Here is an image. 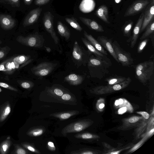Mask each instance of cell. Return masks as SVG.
I'll return each instance as SVG.
<instances>
[{"label":"cell","instance_id":"obj_1","mask_svg":"<svg viewBox=\"0 0 154 154\" xmlns=\"http://www.w3.org/2000/svg\"><path fill=\"white\" fill-rule=\"evenodd\" d=\"M154 70L153 61L148 60L140 63L135 67V73L137 79L142 83H144L150 79Z\"/></svg>","mask_w":154,"mask_h":154},{"label":"cell","instance_id":"obj_2","mask_svg":"<svg viewBox=\"0 0 154 154\" xmlns=\"http://www.w3.org/2000/svg\"><path fill=\"white\" fill-rule=\"evenodd\" d=\"M130 77L127 78L123 82L112 85H101L92 89L91 92L96 95H102L112 93L121 90L127 87L131 82Z\"/></svg>","mask_w":154,"mask_h":154},{"label":"cell","instance_id":"obj_3","mask_svg":"<svg viewBox=\"0 0 154 154\" xmlns=\"http://www.w3.org/2000/svg\"><path fill=\"white\" fill-rule=\"evenodd\" d=\"M88 66L89 67L97 69V77L101 78L108 71L107 69L111 66L110 60H103L96 57H91L88 62Z\"/></svg>","mask_w":154,"mask_h":154},{"label":"cell","instance_id":"obj_4","mask_svg":"<svg viewBox=\"0 0 154 154\" xmlns=\"http://www.w3.org/2000/svg\"><path fill=\"white\" fill-rule=\"evenodd\" d=\"M17 39L23 45L36 48L42 47L45 40L42 36L37 32L26 37L19 36Z\"/></svg>","mask_w":154,"mask_h":154},{"label":"cell","instance_id":"obj_5","mask_svg":"<svg viewBox=\"0 0 154 154\" xmlns=\"http://www.w3.org/2000/svg\"><path fill=\"white\" fill-rule=\"evenodd\" d=\"M112 46L119 62L123 66H128L133 63L134 59L130 53L122 49L116 41L112 42Z\"/></svg>","mask_w":154,"mask_h":154},{"label":"cell","instance_id":"obj_6","mask_svg":"<svg viewBox=\"0 0 154 154\" xmlns=\"http://www.w3.org/2000/svg\"><path fill=\"white\" fill-rule=\"evenodd\" d=\"M150 2L148 0H136L127 9L124 17L134 16L142 12Z\"/></svg>","mask_w":154,"mask_h":154},{"label":"cell","instance_id":"obj_7","mask_svg":"<svg viewBox=\"0 0 154 154\" xmlns=\"http://www.w3.org/2000/svg\"><path fill=\"white\" fill-rule=\"evenodd\" d=\"M55 64L47 62H42L33 67L31 69V71L32 73L37 76H45L52 71L56 66Z\"/></svg>","mask_w":154,"mask_h":154},{"label":"cell","instance_id":"obj_8","mask_svg":"<svg viewBox=\"0 0 154 154\" xmlns=\"http://www.w3.org/2000/svg\"><path fill=\"white\" fill-rule=\"evenodd\" d=\"M93 122L91 121L84 120L70 124L65 127L62 130L63 134L70 133L81 131L91 125Z\"/></svg>","mask_w":154,"mask_h":154},{"label":"cell","instance_id":"obj_9","mask_svg":"<svg viewBox=\"0 0 154 154\" xmlns=\"http://www.w3.org/2000/svg\"><path fill=\"white\" fill-rule=\"evenodd\" d=\"M54 16L49 11L45 12L43 18L44 26L46 31L49 33L55 44L59 43V39L57 36L53 27Z\"/></svg>","mask_w":154,"mask_h":154},{"label":"cell","instance_id":"obj_10","mask_svg":"<svg viewBox=\"0 0 154 154\" xmlns=\"http://www.w3.org/2000/svg\"><path fill=\"white\" fill-rule=\"evenodd\" d=\"M154 20V0H151L144 10L143 22L140 33L146 29L148 25Z\"/></svg>","mask_w":154,"mask_h":154},{"label":"cell","instance_id":"obj_11","mask_svg":"<svg viewBox=\"0 0 154 154\" xmlns=\"http://www.w3.org/2000/svg\"><path fill=\"white\" fill-rule=\"evenodd\" d=\"M42 10V8H38L30 11L24 19L23 23V26H28L36 22L40 15Z\"/></svg>","mask_w":154,"mask_h":154},{"label":"cell","instance_id":"obj_12","mask_svg":"<svg viewBox=\"0 0 154 154\" xmlns=\"http://www.w3.org/2000/svg\"><path fill=\"white\" fill-rule=\"evenodd\" d=\"M97 40L103 47L108 51L113 58L119 63L112 46V40L104 36H98Z\"/></svg>","mask_w":154,"mask_h":154},{"label":"cell","instance_id":"obj_13","mask_svg":"<svg viewBox=\"0 0 154 154\" xmlns=\"http://www.w3.org/2000/svg\"><path fill=\"white\" fill-rule=\"evenodd\" d=\"M144 16V13L140 15L133 31L132 35L130 38L131 47L133 48L135 45L139 37L142 26Z\"/></svg>","mask_w":154,"mask_h":154},{"label":"cell","instance_id":"obj_14","mask_svg":"<svg viewBox=\"0 0 154 154\" xmlns=\"http://www.w3.org/2000/svg\"><path fill=\"white\" fill-rule=\"evenodd\" d=\"M16 20L9 15L0 14V26L5 30L11 29L16 25Z\"/></svg>","mask_w":154,"mask_h":154},{"label":"cell","instance_id":"obj_15","mask_svg":"<svg viewBox=\"0 0 154 154\" xmlns=\"http://www.w3.org/2000/svg\"><path fill=\"white\" fill-rule=\"evenodd\" d=\"M79 18L90 29L99 32L104 31L102 26L95 20L82 17H79Z\"/></svg>","mask_w":154,"mask_h":154},{"label":"cell","instance_id":"obj_16","mask_svg":"<svg viewBox=\"0 0 154 154\" xmlns=\"http://www.w3.org/2000/svg\"><path fill=\"white\" fill-rule=\"evenodd\" d=\"M82 40L90 53H92L96 57L103 60L109 59L106 55H104L98 51L91 43L85 38L82 37Z\"/></svg>","mask_w":154,"mask_h":154},{"label":"cell","instance_id":"obj_17","mask_svg":"<svg viewBox=\"0 0 154 154\" xmlns=\"http://www.w3.org/2000/svg\"><path fill=\"white\" fill-rule=\"evenodd\" d=\"M96 15L105 23L109 24L108 8L106 6L103 5L99 6L95 12Z\"/></svg>","mask_w":154,"mask_h":154},{"label":"cell","instance_id":"obj_18","mask_svg":"<svg viewBox=\"0 0 154 154\" xmlns=\"http://www.w3.org/2000/svg\"><path fill=\"white\" fill-rule=\"evenodd\" d=\"M84 35L85 37L91 43L99 52L103 54L107 55L106 51L101 45L98 41L95 39L91 35L88 34L85 31H84Z\"/></svg>","mask_w":154,"mask_h":154},{"label":"cell","instance_id":"obj_19","mask_svg":"<svg viewBox=\"0 0 154 154\" xmlns=\"http://www.w3.org/2000/svg\"><path fill=\"white\" fill-rule=\"evenodd\" d=\"M84 52L77 41L75 40L72 52L74 58L77 61L82 60L85 55Z\"/></svg>","mask_w":154,"mask_h":154},{"label":"cell","instance_id":"obj_20","mask_svg":"<svg viewBox=\"0 0 154 154\" xmlns=\"http://www.w3.org/2000/svg\"><path fill=\"white\" fill-rule=\"evenodd\" d=\"M84 78L81 75L71 74L64 78V80L69 84L73 85H78L82 83Z\"/></svg>","mask_w":154,"mask_h":154},{"label":"cell","instance_id":"obj_21","mask_svg":"<svg viewBox=\"0 0 154 154\" xmlns=\"http://www.w3.org/2000/svg\"><path fill=\"white\" fill-rule=\"evenodd\" d=\"M57 29L58 33L66 40H68L70 36V32L69 29L61 21H58L57 23Z\"/></svg>","mask_w":154,"mask_h":154},{"label":"cell","instance_id":"obj_22","mask_svg":"<svg viewBox=\"0 0 154 154\" xmlns=\"http://www.w3.org/2000/svg\"><path fill=\"white\" fill-rule=\"evenodd\" d=\"M133 24L134 22L131 20H129L125 22L122 28L124 36L129 37L130 36Z\"/></svg>","mask_w":154,"mask_h":154},{"label":"cell","instance_id":"obj_23","mask_svg":"<svg viewBox=\"0 0 154 154\" xmlns=\"http://www.w3.org/2000/svg\"><path fill=\"white\" fill-rule=\"evenodd\" d=\"M143 118L141 116H133L125 119L124 121V125L128 126L137 125V123H140V121H142Z\"/></svg>","mask_w":154,"mask_h":154},{"label":"cell","instance_id":"obj_24","mask_svg":"<svg viewBox=\"0 0 154 154\" xmlns=\"http://www.w3.org/2000/svg\"><path fill=\"white\" fill-rule=\"evenodd\" d=\"M146 29L141 36L140 39L143 40L150 35L154 33V20L152 21L147 26L146 28Z\"/></svg>","mask_w":154,"mask_h":154},{"label":"cell","instance_id":"obj_25","mask_svg":"<svg viewBox=\"0 0 154 154\" xmlns=\"http://www.w3.org/2000/svg\"><path fill=\"white\" fill-rule=\"evenodd\" d=\"M127 78L120 76H114L106 79L108 85H112L120 83L125 80Z\"/></svg>","mask_w":154,"mask_h":154},{"label":"cell","instance_id":"obj_26","mask_svg":"<svg viewBox=\"0 0 154 154\" xmlns=\"http://www.w3.org/2000/svg\"><path fill=\"white\" fill-rule=\"evenodd\" d=\"M65 19L66 22L73 28L80 32L82 30V28L74 17H67Z\"/></svg>","mask_w":154,"mask_h":154},{"label":"cell","instance_id":"obj_27","mask_svg":"<svg viewBox=\"0 0 154 154\" xmlns=\"http://www.w3.org/2000/svg\"><path fill=\"white\" fill-rule=\"evenodd\" d=\"M75 136L76 138H81L85 140L97 139L100 138V136L97 135L88 133L79 134L76 135Z\"/></svg>","mask_w":154,"mask_h":154},{"label":"cell","instance_id":"obj_28","mask_svg":"<svg viewBox=\"0 0 154 154\" xmlns=\"http://www.w3.org/2000/svg\"><path fill=\"white\" fill-rule=\"evenodd\" d=\"M30 57L28 56L21 55L15 57L14 59V62L17 64H21L24 63H29L31 60H29Z\"/></svg>","mask_w":154,"mask_h":154},{"label":"cell","instance_id":"obj_29","mask_svg":"<svg viewBox=\"0 0 154 154\" xmlns=\"http://www.w3.org/2000/svg\"><path fill=\"white\" fill-rule=\"evenodd\" d=\"M11 108L10 106L7 105L3 109L0 114V121H3L9 114L11 112Z\"/></svg>","mask_w":154,"mask_h":154},{"label":"cell","instance_id":"obj_30","mask_svg":"<svg viewBox=\"0 0 154 154\" xmlns=\"http://www.w3.org/2000/svg\"><path fill=\"white\" fill-rule=\"evenodd\" d=\"M149 137L146 134L144 136L143 138L137 144L134 145L128 151V153L134 152L139 148L147 140Z\"/></svg>","mask_w":154,"mask_h":154},{"label":"cell","instance_id":"obj_31","mask_svg":"<svg viewBox=\"0 0 154 154\" xmlns=\"http://www.w3.org/2000/svg\"><path fill=\"white\" fill-rule=\"evenodd\" d=\"M0 3L10 5L13 7H19L20 5V0H0Z\"/></svg>","mask_w":154,"mask_h":154},{"label":"cell","instance_id":"obj_32","mask_svg":"<svg viewBox=\"0 0 154 154\" xmlns=\"http://www.w3.org/2000/svg\"><path fill=\"white\" fill-rule=\"evenodd\" d=\"M123 103L120 105L116 106L117 108H119L125 106L127 108V111L130 113L133 112V108L131 103L126 99L123 98Z\"/></svg>","mask_w":154,"mask_h":154},{"label":"cell","instance_id":"obj_33","mask_svg":"<svg viewBox=\"0 0 154 154\" xmlns=\"http://www.w3.org/2000/svg\"><path fill=\"white\" fill-rule=\"evenodd\" d=\"M10 144V142L8 140L3 143L0 148V151L1 153H6L8 149Z\"/></svg>","mask_w":154,"mask_h":154},{"label":"cell","instance_id":"obj_34","mask_svg":"<svg viewBox=\"0 0 154 154\" xmlns=\"http://www.w3.org/2000/svg\"><path fill=\"white\" fill-rule=\"evenodd\" d=\"M44 130L42 128H36L31 131L28 133V134L33 136H38L42 134Z\"/></svg>","mask_w":154,"mask_h":154},{"label":"cell","instance_id":"obj_35","mask_svg":"<svg viewBox=\"0 0 154 154\" xmlns=\"http://www.w3.org/2000/svg\"><path fill=\"white\" fill-rule=\"evenodd\" d=\"M74 114V113L66 112L56 114L55 116L61 120H65L69 118Z\"/></svg>","mask_w":154,"mask_h":154},{"label":"cell","instance_id":"obj_36","mask_svg":"<svg viewBox=\"0 0 154 154\" xmlns=\"http://www.w3.org/2000/svg\"><path fill=\"white\" fill-rule=\"evenodd\" d=\"M149 41L148 38L143 40L139 44L137 49V52L138 53H141L144 49Z\"/></svg>","mask_w":154,"mask_h":154},{"label":"cell","instance_id":"obj_37","mask_svg":"<svg viewBox=\"0 0 154 154\" xmlns=\"http://www.w3.org/2000/svg\"><path fill=\"white\" fill-rule=\"evenodd\" d=\"M50 92H52L56 95L61 96L63 94V91L60 89L58 88H54L51 90L50 91Z\"/></svg>","mask_w":154,"mask_h":154},{"label":"cell","instance_id":"obj_38","mask_svg":"<svg viewBox=\"0 0 154 154\" xmlns=\"http://www.w3.org/2000/svg\"><path fill=\"white\" fill-rule=\"evenodd\" d=\"M33 83L29 81H24L21 84L22 87L24 88L28 89L30 88L32 85Z\"/></svg>","mask_w":154,"mask_h":154},{"label":"cell","instance_id":"obj_39","mask_svg":"<svg viewBox=\"0 0 154 154\" xmlns=\"http://www.w3.org/2000/svg\"><path fill=\"white\" fill-rule=\"evenodd\" d=\"M50 1V0H35V4L36 5L41 6L48 3Z\"/></svg>","mask_w":154,"mask_h":154},{"label":"cell","instance_id":"obj_40","mask_svg":"<svg viewBox=\"0 0 154 154\" xmlns=\"http://www.w3.org/2000/svg\"><path fill=\"white\" fill-rule=\"evenodd\" d=\"M99 100L100 103L99 104L97 103L96 107L98 110L101 111V109H103V108H104L105 107V104L104 103H103L104 100L103 99L101 98V99H99Z\"/></svg>","mask_w":154,"mask_h":154},{"label":"cell","instance_id":"obj_41","mask_svg":"<svg viewBox=\"0 0 154 154\" xmlns=\"http://www.w3.org/2000/svg\"><path fill=\"white\" fill-rule=\"evenodd\" d=\"M138 114L141 115L145 119H148L149 118V114L147 112L145 111H139L137 112Z\"/></svg>","mask_w":154,"mask_h":154},{"label":"cell","instance_id":"obj_42","mask_svg":"<svg viewBox=\"0 0 154 154\" xmlns=\"http://www.w3.org/2000/svg\"><path fill=\"white\" fill-rule=\"evenodd\" d=\"M24 146L32 152L36 153H39V152L37 150L31 146L25 145H24Z\"/></svg>","mask_w":154,"mask_h":154},{"label":"cell","instance_id":"obj_43","mask_svg":"<svg viewBox=\"0 0 154 154\" xmlns=\"http://www.w3.org/2000/svg\"><path fill=\"white\" fill-rule=\"evenodd\" d=\"M0 86L3 88H8L11 90L17 91L15 89L11 87L8 85L3 82H0Z\"/></svg>","mask_w":154,"mask_h":154},{"label":"cell","instance_id":"obj_44","mask_svg":"<svg viewBox=\"0 0 154 154\" xmlns=\"http://www.w3.org/2000/svg\"><path fill=\"white\" fill-rule=\"evenodd\" d=\"M127 111V108L125 106L120 107L118 111V113L119 114H122Z\"/></svg>","mask_w":154,"mask_h":154},{"label":"cell","instance_id":"obj_45","mask_svg":"<svg viewBox=\"0 0 154 154\" xmlns=\"http://www.w3.org/2000/svg\"><path fill=\"white\" fill-rule=\"evenodd\" d=\"M71 96L68 94H63L61 96V98L64 100H68L70 99Z\"/></svg>","mask_w":154,"mask_h":154},{"label":"cell","instance_id":"obj_46","mask_svg":"<svg viewBox=\"0 0 154 154\" xmlns=\"http://www.w3.org/2000/svg\"><path fill=\"white\" fill-rule=\"evenodd\" d=\"M48 145L50 149L52 150H54L55 149V147L54 143L52 142L49 141L48 143Z\"/></svg>","mask_w":154,"mask_h":154},{"label":"cell","instance_id":"obj_47","mask_svg":"<svg viewBox=\"0 0 154 154\" xmlns=\"http://www.w3.org/2000/svg\"><path fill=\"white\" fill-rule=\"evenodd\" d=\"M16 153L17 154H25L26 153V151L21 148L18 149L17 150Z\"/></svg>","mask_w":154,"mask_h":154},{"label":"cell","instance_id":"obj_48","mask_svg":"<svg viewBox=\"0 0 154 154\" xmlns=\"http://www.w3.org/2000/svg\"><path fill=\"white\" fill-rule=\"evenodd\" d=\"M6 69H7L8 71H11L12 70L11 62H8L6 65Z\"/></svg>","mask_w":154,"mask_h":154},{"label":"cell","instance_id":"obj_49","mask_svg":"<svg viewBox=\"0 0 154 154\" xmlns=\"http://www.w3.org/2000/svg\"><path fill=\"white\" fill-rule=\"evenodd\" d=\"M4 63H2L0 65V71H8L7 69L5 68Z\"/></svg>","mask_w":154,"mask_h":154},{"label":"cell","instance_id":"obj_50","mask_svg":"<svg viewBox=\"0 0 154 154\" xmlns=\"http://www.w3.org/2000/svg\"><path fill=\"white\" fill-rule=\"evenodd\" d=\"M80 153L83 154H93L96 153L94 152L93 151L87 150L82 152H80Z\"/></svg>","mask_w":154,"mask_h":154},{"label":"cell","instance_id":"obj_51","mask_svg":"<svg viewBox=\"0 0 154 154\" xmlns=\"http://www.w3.org/2000/svg\"><path fill=\"white\" fill-rule=\"evenodd\" d=\"M33 0H23L24 3L26 5H30Z\"/></svg>","mask_w":154,"mask_h":154},{"label":"cell","instance_id":"obj_52","mask_svg":"<svg viewBox=\"0 0 154 154\" xmlns=\"http://www.w3.org/2000/svg\"><path fill=\"white\" fill-rule=\"evenodd\" d=\"M5 53L4 51H0V59L3 58L5 56Z\"/></svg>","mask_w":154,"mask_h":154},{"label":"cell","instance_id":"obj_53","mask_svg":"<svg viewBox=\"0 0 154 154\" xmlns=\"http://www.w3.org/2000/svg\"><path fill=\"white\" fill-rule=\"evenodd\" d=\"M11 64L12 69H14L16 68V64H15V62H14L12 61L11 62Z\"/></svg>","mask_w":154,"mask_h":154},{"label":"cell","instance_id":"obj_54","mask_svg":"<svg viewBox=\"0 0 154 154\" xmlns=\"http://www.w3.org/2000/svg\"><path fill=\"white\" fill-rule=\"evenodd\" d=\"M45 49H46V51L48 53H50V52L51 51V48L48 47H46L45 46Z\"/></svg>","mask_w":154,"mask_h":154},{"label":"cell","instance_id":"obj_55","mask_svg":"<svg viewBox=\"0 0 154 154\" xmlns=\"http://www.w3.org/2000/svg\"><path fill=\"white\" fill-rule=\"evenodd\" d=\"M121 0H115V1L116 3H119L121 1Z\"/></svg>","mask_w":154,"mask_h":154},{"label":"cell","instance_id":"obj_56","mask_svg":"<svg viewBox=\"0 0 154 154\" xmlns=\"http://www.w3.org/2000/svg\"></svg>","mask_w":154,"mask_h":154}]
</instances>
